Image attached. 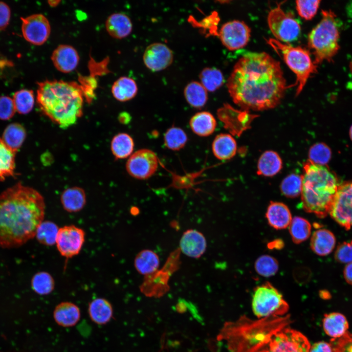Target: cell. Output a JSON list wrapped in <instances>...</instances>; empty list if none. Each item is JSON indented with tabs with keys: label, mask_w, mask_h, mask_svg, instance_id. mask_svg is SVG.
<instances>
[{
	"label": "cell",
	"mask_w": 352,
	"mask_h": 352,
	"mask_svg": "<svg viewBox=\"0 0 352 352\" xmlns=\"http://www.w3.org/2000/svg\"><path fill=\"white\" fill-rule=\"evenodd\" d=\"M226 85L236 105L255 111L277 107L288 88L280 62L265 52L242 55L235 65Z\"/></svg>",
	"instance_id": "1"
},
{
	"label": "cell",
	"mask_w": 352,
	"mask_h": 352,
	"mask_svg": "<svg viewBox=\"0 0 352 352\" xmlns=\"http://www.w3.org/2000/svg\"><path fill=\"white\" fill-rule=\"evenodd\" d=\"M45 202L36 190L16 184L0 194V247L20 246L35 235L44 220Z\"/></svg>",
	"instance_id": "2"
},
{
	"label": "cell",
	"mask_w": 352,
	"mask_h": 352,
	"mask_svg": "<svg viewBox=\"0 0 352 352\" xmlns=\"http://www.w3.org/2000/svg\"><path fill=\"white\" fill-rule=\"evenodd\" d=\"M37 84L39 108L60 128H68L82 116L84 94L77 83L46 80Z\"/></svg>",
	"instance_id": "3"
},
{
	"label": "cell",
	"mask_w": 352,
	"mask_h": 352,
	"mask_svg": "<svg viewBox=\"0 0 352 352\" xmlns=\"http://www.w3.org/2000/svg\"><path fill=\"white\" fill-rule=\"evenodd\" d=\"M301 203L306 212L324 218L329 214L340 184L325 165L309 160L303 165Z\"/></svg>",
	"instance_id": "4"
},
{
	"label": "cell",
	"mask_w": 352,
	"mask_h": 352,
	"mask_svg": "<svg viewBox=\"0 0 352 352\" xmlns=\"http://www.w3.org/2000/svg\"><path fill=\"white\" fill-rule=\"evenodd\" d=\"M336 16L331 10H322V19L308 37V47L313 50L314 64L330 61L339 49V32Z\"/></svg>",
	"instance_id": "5"
},
{
	"label": "cell",
	"mask_w": 352,
	"mask_h": 352,
	"mask_svg": "<svg viewBox=\"0 0 352 352\" xmlns=\"http://www.w3.org/2000/svg\"><path fill=\"white\" fill-rule=\"evenodd\" d=\"M269 44L279 54L296 76V96L302 92L310 75L317 71L315 65L310 57L309 51L301 46H293L289 44L282 43L276 39L266 40Z\"/></svg>",
	"instance_id": "6"
},
{
	"label": "cell",
	"mask_w": 352,
	"mask_h": 352,
	"mask_svg": "<svg viewBox=\"0 0 352 352\" xmlns=\"http://www.w3.org/2000/svg\"><path fill=\"white\" fill-rule=\"evenodd\" d=\"M252 308L254 314L262 318L282 315L287 311L289 306L281 293L267 282L255 288Z\"/></svg>",
	"instance_id": "7"
},
{
	"label": "cell",
	"mask_w": 352,
	"mask_h": 352,
	"mask_svg": "<svg viewBox=\"0 0 352 352\" xmlns=\"http://www.w3.org/2000/svg\"><path fill=\"white\" fill-rule=\"evenodd\" d=\"M283 2L268 13V27L276 40L284 43L297 40L301 33V26L290 12L286 13L281 8Z\"/></svg>",
	"instance_id": "8"
},
{
	"label": "cell",
	"mask_w": 352,
	"mask_h": 352,
	"mask_svg": "<svg viewBox=\"0 0 352 352\" xmlns=\"http://www.w3.org/2000/svg\"><path fill=\"white\" fill-rule=\"evenodd\" d=\"M310 343L301 332L285 329L271 337L266 352H309Z\"/></svg>",
	"instance_id": "9"
},
{
	"label": "cell",
	"mask_w": 352,
	"mask_h": 352,
	"mask_svg": "<svg viewBox=\"0 0 352 352\" xmlns=\"http://www.w3.org/2000/svg\"><path fill=\"white\" fill-rule=\"evenodd\" d=\"M329 214L346 230L352 227V181L339 185Z\"/></svg>",
	"instance_id": "10"
},
{
	"label": "cell",
	"mask_w": 352,
	"mask_h": 352,
	"mask_svg": "<svg viewBox=\"0 0 352 352\" xmlns=\"http://www.w3.org/2000/svg\"><path fill=\"white\" fill-rule=\"evenodd\" d=\"M158 157L152 150L142 149L135 152L129 157L126 169L132 177L140 180L147 179L156 171Z\"/></svg>",
	"instance_id": "11"
},
{
	"label": "cell",
	"mask_w": 352,
	"mask_h": 352,
	"mask_svg": "<svg viewBox=\"0 0 352 352\" xmlns=\"http://www.w3.org/2000/svg\"><path fill=\"white\" fill-rule=\"evenodd\" d=\"M85 240L83 229L74 225H65L59 228L55 244L62 256L70 258L80 253Z\"/></svg>",
	"instance_id": "12"
},
{
	"label": "cell",
	"mask_w": 352,
	"mask_h": 352,
	"mask_svg": "<svg viewBox=\"0 0 352 352\" xmlns=\"http://www.w3.org/2000/svg\"><path fill=\"white\" fill-rule=\"evenodd\" d=\"M22 32L28 43L41 45L49 38L51 26L47 18L42 14H34L25 18L21 17Z\"/></svg>",
	"instance_id": "13"
},
{
	"label": "cell",
	"mask_w": 352,
	"mask_h": 352,
	"mask_svg": "<svg viewBox=\"0 0 352 352\" xmlns=\"http://www.w3.org/2000/svg\"><path fill=\"white\" fill-rule=\"evenodd\" d=\"M218 35L225 47L229 50H235L248 44L251 29L244 22L234 20L223 24Z\"/></svg>",
	"instance_id": "14"
},
{
	"label": "cell",
	"mask_w": 352,
	"mask_h": 352,
	"mask_svg": "<svg viewBox=\"0 0 352 352\" xmlns=\"http://www.w3.org/2000/svg\"><path fill=\"white\" fill-rule=\"evenodd\" d=\"M173 58L171 49L161 43L150 44L145 49L143 55L145 65L153 71L165 69L171 65Z\"/></svg>",
	"instance_id": "15"
},
{
	"label": "cell",
	"mask_w": 352,
	"mask_h": 352,
	"mask_svg": "<svg viewBox=\"0 0 352 352\" xmlns=\"http://www.w3.org/2000/svg\"><path fill=\"white\" fill-rule=\"evenodd\" d=\"M51 60L58 71L67 73L76 69L79 64L80 57L74 47L70 45L62 44L53 50Z\"/></svg>",
	"instance_id": "16"
},
{
	"label": "cell",
	"mask_w": 352,
	"mask_h": 352,
	"mask_svg": "<svg viewBox=\"0 0 352 352\" xmlns=\"http://www.w3.org/2000/svg\"><path fill=\"white\" fill-rule=\"evenodd\" d=\"M179 247L185 255L193 258L200 257L205 252L207 242L204 236L195 229H188L182 234Z\"/></svg>",
	"instance_id": "17"
},
{
	"label": "cell",
	"mask_w": 352,
	"mask_h": 352,
	"mask_svg": "<svg viewBox=\"0 0 352 352\" xmlns=\"http://www.w3.org/2000/svg\"><path fill=\"white\" fill-rule=\"evenodd\" d=\"M105 27L111 37L121 39L131 34L132 24L130 18L127 15L122 13H114L107 19Z\"/></svg>",
	"instance_id": "18"
},
{
	"label": "cell",
	"mask_w": 352,
	"mask_h": 352,
	"mask_svg": "<svg viewBox=\"0 0 352 352\" xmlns=\"http://www.w3.org/2000/svg\"><path fill=\"white\" fill-rule=\"evenodd\" d=\"M266 218L269 225L276 229L287 228L292 219L288 207L282 202L277 201L270 202L267 209Z\"/></svg>",
	"instance_id": "19"
},
{
	"label": "cell",
	"mask_w": 352,
	"mask_h": 352,
	"mask_svg": "<svg viewBox=\"0 0 352 352\" xmlns=\"http://www.w3.org/2000/svg\"><path fill=\"white\" fill-rule=\"evenodd\" d=\"M336 238L328 229L320 228L312 234L310 245L312 250L317 255L324 256L330 254L334 249Z\"/></svg>",
	"instance_id": "20"
},
{
	"label": "cell",
	"mask_w": 352,
	"mask_h": 352,
	"mask_svg": "<svg viewBox=\"0 0 352 352\" xmlns=\"http://www.w3.org/2000/svg\"><path fill=\"white\" fill-rule=\"evenodd\" d=\"M60 200L65 210L69 213H76L82 210L86 204L85 190L74 186L65 189L62 193Z\"/></svg>",
	"instance_id": "21"
},
{
	"label": "cell",
	"mask_w": 352,
	"mask_h": 352,
	"mask_svg": "<svg viewBox=\"0 0 352 352\" xmlns=\"http://www.w3.org/2000/svg\"><path fill=\"white\" fill-rule=\"evenodd\" d=\"M79 308L75 304L69 302H64L58 304L53 312L55 321L60 326L70 327L75 325L80 318Z\"/></svg>",
	"instance_id": "22"
},
{
	"label": "cell",
	"mask_w": 352,
	"mask_h": 352,
	"mask_svg": "<svg viewBox=\"0 0 352 352\" xmlns=\"http://www.w3.org/2000/svg\"><path fill=\"white\" fill-rule=\"evenodd\" d=\"M323 328L328 336L332 339H337L348 331L349 323L343 314L339 312H331L324 315Z\"/></svg>",
	"instance_id": "23"
},
{
	"label": "cell",
	"mask_w": 352,
	"mask_h": 352,
	"mask_svg": "<svg viewBox=\"0 0 352 352\" xmlns=\"http://www.w3.org/2000/svg\"><path fill=\"white\" fill-rule=\"evenodd\" d=\"M237 149L235 139L230 134L220 133L214 138L212 150L215 156L221 160H228L233 157Z\"/></svg>",
	"instance_id": "24"
},
{
	"label": "cell",
	"mask_w": 352,
	"mask_h": 352,
	"mask_svg": "<svg viewBox=\"0 0 352 352\" xmlns=\"http://www.w3.org/2000/svg\"><path fill=\"white\" fill-rule=\"evenodd\" d=\"M189 124L192 131L195 134L199 136L206 137L214 132L217 122L210 112L201 111L191 117Z\"/></svg>",
	"instance_id": "25"
},
{
	"label": "cell",
	"mask_w": 352,
	"mask_h": 352,
	"mask_svg": "<svg viewBox=\"0 0 352 352\" xmlns=\"http://www.w3.org/2000/svg\"><path fill=\"white\" fill-rule=\"evenodd\" d=\"M282 160L278 153L273 151H266L260 156L257 165V173L264 176H272L282 168Z\"/></svg>",
	"instance_id": "26"
},
{
	"label": "cell",
	"mask_w": 352,
	"mask_h": 352,
	"mask_svg": "<svg viewBox=\"0 0 352 352\" xmlns=\"http://www.w3.org/2000/svg\"><path fill=\"white\" fill-rule=\"evenodd\" d=\"M88 309L91 320L98 325L107 324L112 317L111 305L104 298H98L93 300L89 303Z\"/></svg>",
	"instance_id": "27"
},
{
	"label": "cell",
	"mask_w": 352,
	"mask_h": 352,
	"mask_svg": "<svg viewBox=\"0 0 352 352\" xmlns=\"http://www.w3.org/2000/svg\"><path fill=\"white\" fill-rule=\"evenodd\" d=\"M111 91L113 97L117 101L126 102L136 96L138 88L133 79L127 76H122L113 83Z\"/></svg>",
	"instance_id": "28"
},
{
	"label": "cell",
	"mask_w": 352,
	"mask_h": 352,
	"mask_svg": "<svg viewBox=\"0 0 352 352\" xmlns=\"http://www.w3.org/2000/svg\"><path fill=\"white\" fill-rule=\"evenodd\" d=\"M159 264L158 256L149 249H145L139 252L136 255L134 261L136 270L142 275H148L154 272L158 269Z\"/></svg>",
	"instance_id": "29"
},
{
	"label": "cell",
	"mask_w": 352,
	"mask_h": 352,
	"mask_svg": "<svg viewBox=\"0 0 352 352\" xmlns=\"http://www.w3.org/2000/svg\"><path fill=\"white\" fill-rule=\"evenodd\" d=\"M134 146L132 138L128 133L122 132L117 134L112 138L110 149L116 159H124L132 154Z\"/></svg>",
	"instance_id": "30"
},
{
	"label": "cell",
	"mask_w": 352,
	"mask_h": 352,
	"mask_svg": "<svg viewBox=\"0 0 352 352\" xmlns=\"http://www.w3.org/2000/svg\"><path fill=\"white\" fill-rule=\"evenodd\" d=\"M26 136L24 128L19 123H14L5 129L1 139L10 149L16 153L22 145Z\"/></svg>",
	"instance_id": "31"
},
{
	"label": "cell",
	"mask_w": 352,
	"mask_h": 352,
	"mask_svg": "<svg viewBox=\"0 0 352 352\" xmlns=\"http://www.w3.org/2000/svg\"><path fill=\"white\" fill-rule=\"evenodd\" d=\"M184 95L188 103L195 108L203 107L208 99L207 91L197 81H192L186 85Z\"/></svg>",
	"instance_id": "32"
},
{
	"label": "cell",
	"mask_w": 352,
	"mask_h": 352,
	"mask_svg": "<svg viewBox=\"0 0 352 352\" xmlns=\"http://www.w3.org/2000/svg\"><path fill=\"white\" fill-rule=\"evenodd\" d=\"M15 154L0 138V181L14 176Z\"/></svg>",
	"instance_id": "33"
},
{
	"label": "cell",
	"mask_w": 352,
	"mask_h": 352,
	"mask_svg": "<svg viewBox=\"0 0 352 352\" xmlns=\"http://www.w3.org/2000/svg\"><path fill=\"white\" fill-rule=\"evenodd\" d=\"M58 225L50 220H43L38 227L35 237L38 242L46 246L56 244L59 230Z\"/></svg>",
	"instance_id": "34"
},
{
	"label": "cell",
	"mask_w": 352,
	"mask_h": 352,
	"mask_svg": "<svg viewBox=\"0 0 352 352\" xmlns=\"http://www.w3.org/2000/svg\"><path fill=\"white\" fill-rule=\"evenodd\" d=\"M289 233L293 242L297 244L307 240L310 236L311 226L306 219L295 217L289 225Z\"/></svg>",
	"instance_id": "35"
},
{
	"label": "cell",
	"mask_w": 352,
	"mask_h": 352,
	"mask_svg": "<svg viewBox=\"0 0 352 352\" xmlns=\"http://www.w3.org/2000/svg\"><path fill=\"white\" fill-rule=\"evenodd\" d=\"M200 83L207 91H214L223 84L224 77L222 72L216 68H204L199 74Z\"/></svg>",
	"instance_id": "36"
},
{
	"label": "cell",
	"mask_w": 352,
	"mask_h": 352,
	"mask_svg": "<svg viewBox=\"0 0 352 352\" xmlns=\"http://www.w3.org/2000/svg\"><path fill=\"white\" fill-rule=\"evenodd\" d=\"M31 285L35 293L40 295H46L52 292L55 287L53 277L45 271L35 274L32 278Z\"/></svg>",
	"instance_id": "37"
},
{
	"label": "cell",
	"mask_w": 352,
	"mask_h": 352,
	"mask_svg": "<svg viewBox=\"0 0 352 352\" xmlns=\"http://www.w3.org/2000/svg\"><path fill=\"white\" fill-rule=\"evenodd\" d=\"M187 140L185 132L178 127H173L168 129L164 135L165 146L173 151H179L182 149Z\"/></svg>",
	"instance_id": "38"
},
{
	"label": "cell",
	"mask_w": 352,
	"mask_h": 352,
	"mask_svg": "<svg viewBox=\"0 0 352 352\" xmlns=\"http://www.w3.org/2000/svg\"><path fill=\"white\" fill-rule=\"evenodd\" d=\"M13 100L16 110L20 114L29 113L33 108L35 97L32 90L22 89L16 91Z\"/></svg>",
	"instance_id": "39"
},
{
	"label": "cell",
	"mask_w": 352,
	"mask_h": 352,
	"mask_svg": "<svg viewBox=\"0 0 352 352\" xmlns=\"http://www.w3.org/2000/svg\"><path fill=\"white\" fill-rule=\"evenodd\" d=\"M280 189L282 194L287 198H295L301 194L302 176L291 174L282 181Z\"/></svg>",
	"instance_id": "40"
},
{
	"label": "cell",
	"mask_w": 352,
	"mask_h": 352,
	"mask_svg": "<svg viewBox=\"0 0 352 352\" xmlns=\"http://www.w3.org/2000/svg\"><path fill=\"white\" fill-rule=\"evenodd\" d=\"M255 269L257 273L264 277L274 276L279 269L278 262L274 257L268 255H263L255 261Z\"/></svg>",
	"instance_id": "41"
},
{
	"label": "cell",
	"mask_w": 352,
	"mask_h": 352,
	"mask_svg": "<svg viewBox=\"0 0 352 352\" xmlns=\"http://www.w3.org/2000/svg\"><path fill=\"white\" fill-rule=\"evenodd\" d=\"M309 160L316 164L325 165L330 160L331 151L329 147L323 143L312 145L308 152Z\"/></svg>",
	"instance_id": "42"
},
{
	"label": "cell",
	"mask_w": 352,
	"mask_h": 352,
	"mask_svg": "<svg viewBox=\"0 0 352 352\" xmlns=\"http://www.w3.org/2000/svg\"><path fill=\"white\" fill-rule=\"evenodd\" d=\"M320 3V0H296V10L300 17L310 20L316 15Z\"/></svg>",
	"instance_id": "43"
},
{
	"label": "cell",
	"mask_w": 352,
	"mask_h": 352,
	"mask_svg": "<svg viewBox=\"0 0 352 352\" xmlns=\"http://www.w3.org/2000/svg\"><path fill=\"white\" fill-rule=\"evenodd\" d=\"M336 261L349 264L352 262V241L344 242L337 247L334 253Z\"/></svg>",
	"instance_id": "44"
},
{
	"label": "cell",
	"mask_w": 352,
	"mask_h": 352,
	"mask_svg": "<svg viewBox=\"0 0 352 352\" xmlns=\"http://www.w3.org/2000/svg\"><path fill=\"white\" fill-rule=\"evenodd\" d=\"M333 352H352V334L348 331L341 337L331 339Z\"/></svg>",
	"instance_id": "45"
},
{
	"label": "cell",
	"mask_w": 352,
	"mask_h": 352,
	"mask_svg": "<svg viewBox=\"0 0 352 352\" xmlns=\"http://www.w3.org/2000/svg\"><path fill=\"white\" fill-rule=\"evenodd\" d=\"M16 109L13 99L9 96L0 97V119L7 120L14 115Z\"/></svg>",
	"instance_id": "46"
},
{
	"label": "cell",
	"mask_w": 352,
	"mask_h": 352,
	"mask_svg": "<svg viewBox=\"0 0 352 352\" xmlns=\"http://www.w3.org/2000/svg\"><path fill=\"white\" fill-rule=\"evenodd\" d=\"M11 17L9 6L5 2L0 1V30L5 29L9 24Z\"/></svg>",
	"instance_id": "47"
},
{
	"label": "cell",
	"mask_w": 352,
	"mask_h": 352,
	"mask_svg": "<svg viewBox=\"0 0 352 352\" xmlns=\"http://www.w3.org/2000/svg\"><path fill=\"white\" fill-rule=\"evenodd\" d=\"M309 352H333V350L330 343L322 341L310 346Z\"/></svg>",
	"instance_id": "48"
},
{
	"label": "cell",
	"mask_w": 352,
	"mask_h": 352,
	"mask_svg": "<svg viewBox=\"0 0 352 352\" xmlns=\"http://www.w3.org/2000/svg\"><path fill=\"white\" fill-rule=\"evenodd\" d=\"M343 275L346 282L352 285V262L347 264L345 266L343 271Z\"/></svg>",
	"instance_id": "49"
},
{
	"label": "cell",
	"mask_w": 352,
	"mask_h": 352,
	"mask_svg": "<svg viewBox=\"0 0 352 352\" xmlns=\"http://www.w3.org/2000/svg\"><path fill=\"white\" fill-rule=\"evenodd\" d=\"M13 66L12 62L6 58L0 56V74L1 73L2 69H5L6 67H11Z\"/></svg>",
	"instance_id": "50"
},
{
	"label": "cell",
	"mask_w": 352,
	"mask_h": 352,
	"mask_svg": "<svg viewBox=\"0 0 352 352\" xmlns=\"http://www.w3.org/2000/svg\"><path fill=\"white\" fill-rule=\"evenodd\" d=\"M284 246L283 242L281 240H276L270 242L268 246L269 248L281 249Z\"/></svg>",
	"instance_id": "51"
},
{
	"label": "cell",
	"mask_w": 352,
	"mask_h": 352,
	"mask_svg": "<svg viewBox=\"0 0 352 352\" xmlns=\"http://www.w3.org/2000/svg\"><path fill=\"white\" fill-rule=\"evenodd\" d=\"M61 2L60 0H49L48 1V4L51 7H56Z\"/></svg>",
	"instance_id": "52"
},
{
	"label": "cell",
	"mask_w": 352,
	"mask_h": 352,
	"mask_svg": "<svg viewBox=\"0 0 352 352\" xmlns=\"http://www.w3.org/2000/svg\"><path fill=\"white\" fill-rule=\"evenodd\" d=\"M350 135L351 138V139H352V127H351V128H350Z\"/></svg>",
	"instance_id": "53"
}]
</instances>
